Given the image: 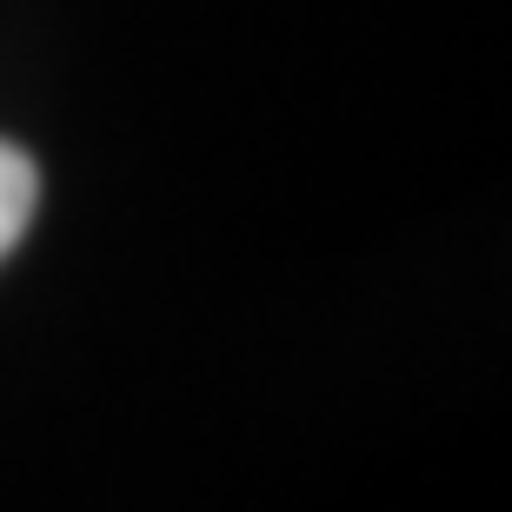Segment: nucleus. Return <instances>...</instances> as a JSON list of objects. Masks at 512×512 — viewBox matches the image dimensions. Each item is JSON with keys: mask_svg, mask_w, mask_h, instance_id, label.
Instances as JSON below:
<instances>
[{"mask_svg": "<svg viewBox=\"0 0 512 512\" xmlns=\"http://www.w3.org/2000/svg\"><path fill=\"white\" fill-rule=\"evenodd\" d=\"M34 200H40L34 160L0 140V260L20 247V233H27V220H34Z\"/></svg>", "mask_w": 512, "mask_h": 512, "instance_id": "f257e3e1", "label": "nucleus"}]
</instances>
